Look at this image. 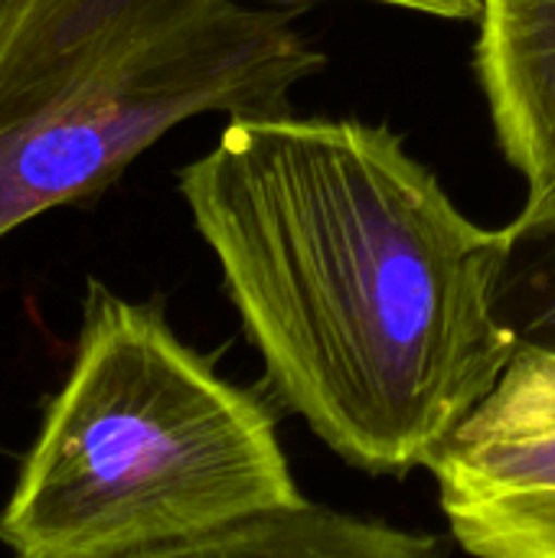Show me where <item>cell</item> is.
Segmentation results:
<instances>
[{"instance_id":"1","label":"cell","mask_w":555,"mask_h":558,"mask_svg":"<svg viewBox=\"0 0 555 558\" xmlns=\"http://www.w3.org/2000/svg\"><path fill=\"white\" fill-rule=\"evenodd\" d=\"M180 196L268 402L357 471H429L520 353L494 311L500 229L468 219L383 124L229 118Z\"/></svg>"},{"instance_id":"2","label":"cell","mask_w":555,"mask_h":558,"mask_svg":"<svg viewBox=\"0 0 555 558\" xmlns=\"http://www.w3.org/2000/svg\"><path fill=\"white\" fill-rule=\"evenodd\" d=\"M304 504L272 402L186 347L160 301L88 281L69 376L0 510L13 558L128 553Z\"/></svg>"},{"instance_id":"3","label":"cell","mask_w":555,"mask_h":558,"mask_svg":"<svg viewBox=\"0 0 555 558\" xmlns=\"http://www.w3.org/2000/svg\"><path fill=\"white\" fill-rule=\"evenodd\" d=\"M321 69L288 13L242 0H0V239L186 118L288 114Z\"/></svg>"},{"instance_id":"4","label":"cell","mask_w":555,"mask_h":558,"mask_svg":"<svg viewBox=\"0 0 555 558\" xmlns=\"http://www.w3.org/2000/svg\"><path fill=\"white\" fill-rule=\"evenodd\" d=\"M471 558H555V399L497 386L429 464Z\"/></svg>"},{"instance_id":"5","label":"cell","mask_w":555,"mask_h":558,"mask_svg":"<svg viewBox=\"0 0 555 558\" xmlns=\"http://www.w3.org/2000/svg\"><path fill=\"white\" fill-rule=\"evenodd\" d=\"M474 65L523 209H555V0H481Z\"/></svg>"},{"instance_id":"6","label":"cell","mask_w":555,"mask_h":558,"mask_svg":"<svg viewBox=\"0 0 555 558\" xmlns=\"http://www.w3.org/2000/svg\"><path fill=\"white\" fill-rule=\"evenodd\" d=\"M85 558H451L432 533L393 526L376 517L304 504L222 533L177 539L128 553Z\"/></svg>"},{"instance_id":"7","label":"cell","mask_w":555,"mask_h":558,"mask_svg":"<svg viewBox=\"0 0 555 558\" xmlns=\"http://www.w3.org/2000/svg\"><path fill=\"white\" fill-rule=\"evenodd\" d=\"M494 311L520 350L555 356V209H523L500 229Z\"/></svg>"},{"instance_id":"8","label":"cell","mask_w":555,"mask_h":558,"mask_svg":"<svg viewBox=\"0 0 555 558\" xmlns=\"http://www.w3.org/2000/svg\"><path fill=\"white\" fill-rule=\"evenodd\" d=\"M500 383L514 386L520 392L555 399V356L553 353H536V350H520Z\"/></svg>"},{"instance_id":"9","label":"cell","mask_w":555,"mask_h":558,"mask_svg":"<svg viewBox=\"0 0 555 558\" xmlns=\"http://www.w3.org/2000/svg\"><path fill=\"white\" fill-rule=\"evenodd\" d=\"M373 3L402 7V10L445 16V20H478V13H481V0H373Z\"/></svg>"}]
</instances>
